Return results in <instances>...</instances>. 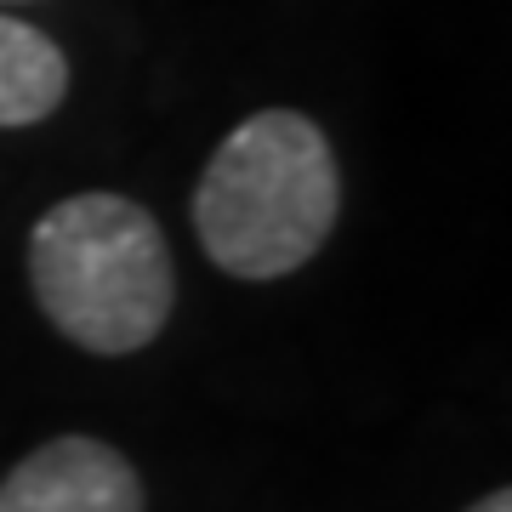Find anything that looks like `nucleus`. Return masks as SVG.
<instances>
[{
	"label": "nucleus",
	"instance_id": "1",
	"mask_svg": "<svg viewBox=\"0 0 512 512\" xmlns=\"http://www.w3.org/2000/svg\"><path fill=\"white\" fill-rule=\"evenodd\" d=\"M342 171L330 137L296 109H262L228 131L194 188L205 256L234 279L296 274L336 228Z\"/></svg>",
	"mask_w": 512,
	"mask_h": 512
},
{
	"label": "nucleus",
	"instance_id": "2",
	"mask_svg": "<svg viewBox=\"0 0 512 512\" xmlns=\"http://www.w3.org/2000/svg\"><path fill=\"white\" fill-rule=\"evenodd\" d=\"M29 279L69 342L86 353H137L171 319L177 274L154 211L126 194H69L29 234Z\"/></svg>",
	"mask_w": 512,
	"mask_h": 512
},
{
	"label": "nucleus",
	"instance_id": "3",
	"mask_svg": "<svg viewBox=\"0 0 512 512\" xmlns=\"http://www.w3.org/2000/svg\"><path fill=\"white\" fill-rule=\"evenodd\" d=\"M0 512H143V484L114 444L69 433L6 473Z\"/></svg>",
	"mask_w": 512,
	"mask_h": 512
},
{
	"label": "nucleus",
	"instance_id": "4",
	"mask_svg": "<svg viewBox=\"0 0 512 512\" xmlns=\"http://www.w3.org/2000/svg\"><path fill=\"white\" fill-rule=\"evenodd\" d=\"M69 92V57L35 23L0 18V126H35Z\"/></svg>",
	"mask_w": 512,
	"mask_h": 512
},
{
	"label": "nucleus",
	"instance_id": "5",
	"mask_svg": "<svg viewBox=\"0 0 512 512\" xmlns=\"http://www.w3.org/2000/svg\"><path fill=\"white\" fill-rule=\"evenodd\" d=\"M467 512H512V495H507V490H490L484 501H473Z\"/></svg>",
	"mask_w": 512,
	"mask_h": 512
}]
</instances>
